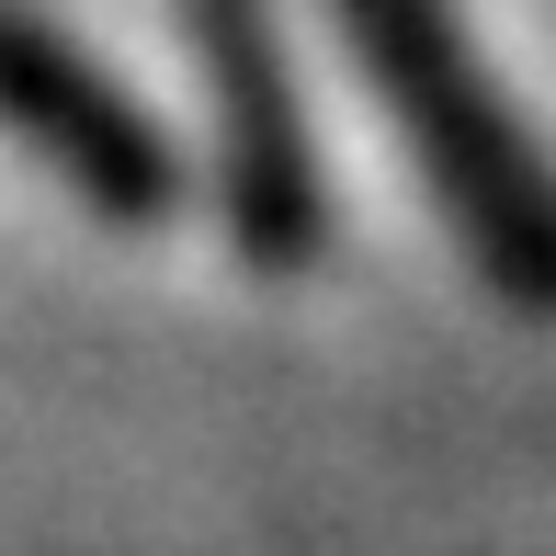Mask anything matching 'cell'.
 <instances>
[{
  "instance_id": "cell-3",
  "label": "cell",
  "mask_w": 556,
  "mask_h": 556,
  "mask_svg": "<svg viewBox=\"0 0 556 556\" xmlns=\"http://www.w3.org/2000/svg\"><path fill=\"white\" fill-rule=\"evenodd\" d=\"M0 137H23L103 227L182 216V160L148 103L114 68H91V46H68L35 0H0Z\"/></svg>"
},
{
  "instance_id": "cell-1",
  "label": "cell",
  "mask_w": 556,
  "mask_h": 556,
  "mask_svg": "<svg viewBox=\"0 0 556 556\" xmlns=\"http://www.w3.org/2000/svg\"><path fill=\"white\" fill-rule=\"evenodd\" d=\"M330 12L364 58V80L387 91L443 227L489 273V295L522 318H556V160L511 114V91L489 80L466 12L454 0H330Z\"/></svg>"
},
{
  "instance_id": "cell-2",
  "label": "cell",
  "mask_w": 556,
  "mask_h": 556,
  "mask_svg": "<svg viewBox=\"0 0 556 556\" xmlns=\"http://www.w3.org/2000/svg\"><path fill=\"white\" fill-rule=\"evenodd\" d=\"M193 58L216 91V193H227V239L250 273H307L330 250V182H318V137L295 103V58L273 35L262 0H182Z\"/></svg>"
}]
</instances>
